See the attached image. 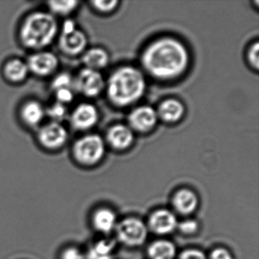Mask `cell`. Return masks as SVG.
I'll return each mask as SVG.
<instances>
[{
    "label": "cell",
    "mask_w": 259,
    "mask_h": 259,
    "mask_svg": "<svg viewBox=\"0 0 259 259\" xmlns=\"http://www.w3.org/2000/svg\"><path fill=\"white\" fill-rule=\"evenodd\" d=\"M259 45L258 42H256L254 45H251L249 51L248 53V61H249L250 64L255 68V69H258L259 66Z\"/></svg>",
    "instance_id": "4dcf8cb0"
},
{
    "label": "cell",
    "mask_w": 259,
    "mask_h": 259,
    "mask_svg": "<svg viewBox=\"0 0 259 259\" xmlns=\"http://www.w3.org/2000/svg\"><path fill=\"white\" fill-rule=\"evenodd\" d=\"M115 232L120 243L125 246L136 248L146 242L149 230L146 223L140 218L128 217L117 223Z\"/></svg>",
    "instance_id": "277c9868"
},
{
    "label": "cell",
    "mask_w": 259,
    "mask_h": 259,
    "mask_svg": "<svg viewBox=\"0 0 259 259\" xmlns=\"http://www.w3.org/2000/svg\"><path fill=\"white\" fill-rule=\"evenodd\" d=\"M176 213L166 208L154 210L146 223L148 230L158 236H166L174 233L178 225Z\"/></svg>",
    "instance_id": "52a82bcc"
},
{
    "label": "cell",
    "mask_w": 259,
    "mask_h": 259,
    "mask_svg": "<svg viewBox=\"0 0 259 259\" xmlns=\"http://www.w3.org/2000/svg\"><path fill=\"white\" fill-rule=\"evenodd\" d=\"M61 259H85V254L76 247H69L63 250L61 254Z\"/></svg>",
    "instance_id": "f546056e"
},
{
    "label": "cell",
    "mask_w": 259,
    "mask_h": 259,
    "mask_svg": "<svg viewBox=\"0 0 259 259\" xmlns=\"http://www.w3.org/2000/svg\"><path fill=\"white\" fill-rule=\"evenodd\" d=\"M189 54L182 42L172 37H162L150 44L142 56L144 69L157 79L178 78L187 69Z\"/></svg>",
    "instance_id": "6da1fadb"
},
{
    "label": "cell",
    "mask_w": 259,
    "mask_h": 259,
    "mask_svg": "<svg viewBox=\"0 0 259 259\" xmlns=\"http://www.w3.org/2000/svg\"><path fill=\"white\" fill-rule=\"evenodd\" d=\"M116 213L109 207H100L92 215V224L97 231L109 234L115 230L117 224Z\"/></svg>",
    "instance_id": "9a60e30c"
},
{
    "label": "cell",
    "mask_w": 259,
    "mask_h": 259,
    "mask_svg": "<svg viewBox=\"0 0 259 259\" xmlns=\"http://www.w3.org/2000/svg\"><path fill=\"white\" fill-rule=\"evenodd\" d=\"M87 43L85 34L76 29L75 22L72 20L66 21L60 37L62 51L69 55H78L85 49Z\"/></svg>",
    "instance_id": "8992f818"
},
{
    "label": "cell",
    "mask_w": 259,
    "mask_h": 259,
    "mask_svg": "<svg viewBox=\"0 0 259 259\" xmlns=\"http://www.w3.org/2000/svg\"><path fill=\"white\" fill-rule=\"evenodd\" d=\"M198 228H199V224L198 221L188 218L178 223L177 230L185 236H192L198 231Z\"/></svg>",
    "instance_id": "603a6c76"
},
{
    "label": "cell",
    "mask_w": 259,
    "mask_h": 259,
    "mask_svg": "<svg viewBox=\"0 0 259 259\" xmlns=\"http://www.w3.org/2000/svg\"><path fill=\"white\" fill-rule=\"evenodd\" d=\"M68 139V133L64 126L57 122L44 125L38 133L40 143L48 149H57L63 146Z\"/></svg>",
    "instance_id": "30bf717a"
},
{
    "label": "cell",
    "mask_w": 259,
    "mask_h": 259,
    "mask_svg": "<svg viewBox=\"0 0 259 259\" xmlns=\"http://www.w3.org/2000/svg\"><path fill=\"white\" fill-rule=\"evenodd\" d=\"M207 259H234V257L227 248L217 247L211 250Z\"/></svg>",
    "instance_id": "4316f807"
},
{
    "label": "cell",
    "mask_w": 259,
    "mask_h": 259,
    "mask_svg": "<svg viewBox=\"0 0 259 259\" xmlns=\"http://www.w3.org/2000/svg\"><path fill=\"white\" fill-rule=\"evenodd\" d=\"M66 113L67 109L66 106L59 102L55 103L48 110V114L57 122L63 119L66 116Z\"/></svg>",
    "instance_id": "d4e9b609"
},
{
    "label": "cell",
    "mask_w": 259,
    "mask_h": 259,
    "mask_svg": "<svg viewBox=\"0 0 259 259\" xmlns=\"http://www.w3.org/2000/svg\"><path fill=\"white\" fill-rule=\"evenodd\" d=\"M147 254L149 259H175L177 247L167 239H157L148 245Z\"/></svg>",
    "instance_id": "e0dca14e"
},
{
    "label": "cell",
    "mask_w": 259,
    "mask_h": 259,
    "mask_svg": "<svg viewBox=\"0 0 259 259\" xmlns=\"http://www.w3.org/2000/svg\"><path fill=\"white\" fill-rule=\"evenodd\" d=\"M82 60L88 69L98 71L108 64L109 56L102 48H92L84 54Z\"/></svg>",
    "instance_id": "d6986e66"
},
{
    "label": "cell",
    "mask_w": 259,
    "mask_h": 259,
    "mask_svg": "<svg viewBox=\"0 0 259 259\" xmlns=\"http://www.w3.org/2000/svg\"><path fill=\"white\" fill-rule=\"evenodd\" d=\"M172 208L182 216H189L196 211L199 206L197 194L189 188H182L176 191L171 199Z\"/></svg>",
    "instance_id": "8fae6325"
},
{
    "label": "cell",
    "mask_w": 259,
    "mask_h": 259,
    "mask_svg": "<svg viewBox=\"0 0 259 259\" xmlns=\"http://www.w3.org/2000/svg\"><path fill=\"white\" fill-rule=\"evenodd\" d=\"M28 65L20 60H13L6 64L4 74L10 81L14 82L23 81L28 74Z\"/></svg>",
    "instance_id": "ffe728a7"
},
{
    "label": "cell",
    "mask_w": 259,
    "mask_h": 259,
    "mask_svg": "<svg viewBox=\"0 0 259 259\" xmlns=\"http://www.w3.org/2000/svg\"><path fill=\"white\" fill-rule=\"evenodd\" d=\"M107 139L112 148L122 151L133 144L134 134L130 126L123 124H116L107 132Z\"/></svg>",
    "instance_id": "5bb4252c"
},
{
    "label": "cell",
    "mask_w": 259,
    "mask_h": 259,
    "mask_svg": "<svg viewBox=\"0 0 259 259\" xmlns=\"http://www.w3.org/2000/svg\"><path fill=\"white\" fill-rule=\"evenodd\" d=\"M177 259H207V257L201 250L191 248L183 250Z\"/></svg>",
    "instance_id": "484cf974"
},
{
    "label": "cell",
    "mask_w": 259,
    "mask_h": 259,
    "mask_svg": "<svg viewBox=\"0 0 259 259\" xmlns=\"http://www.w3.org/2000/svg\"><path fill=\"white\" fill-rule=\"evenodd\" d=\"M57 31L58 25L54 16L37 12L30 15L22 24L21 40L30 49H42L52 43Z\"/></svg>",
    "instance_id": "3957f363"
},
{
    "label": "cell",
    "mask_w": 259,
    "mask_h": 259,
    "mask_svg": "<svg viewBox=\"0 0 259 259\" xmlns=\"http://www.w3.org/2000/svg\"><path fill=\"white\" fill-rule=\"evenodd\" d=\"M104 154L105 144L98 135H87L74 144V157L78 163L84 166L96 165L102 160Z\"/></svg>",
    "instance_id": "5b68a950"
},
{
    "label": "cell",
    "mask_w": 259,
    "mask_h": 259,
    "mask_svg": "<svg viewBox=\"0 0 259 259\" xmlns=\"http://www.w3.org/2000/svg\"><path fill=\"white\" fill-rule=\"evenodd\" d=\"M48 4L51 11L54 13L66 16L76 9L78 3L77 1H51Z\"/></svg>",
    "instance_id": "7402d4cb"
},
{
    "label": "cell",
    "mask_w": 259,
    "mask_h": 259,
    "mask_svg": "<svg viewBox=\"0 0 259 259\" xmlns=\"http://www.w3.org/2000/svg\"><path fill=\"white\" fill-rule=\"evenodd\" d=\"M157 111L149 106L136 107L128 115V121L132 130L139 133H147L157 124Z\"/></svg>",
    "instance_id": "9c48e42d"
},
{
    "label": "cell",
    "mask_w": 259,
    "mask_h": 259,
    "mask_svg": "<svg viewBox=\"0 0 259 259\" xmlns=\"http://www.w3.org/2000/svg\"><path fill=\"white\" fill-rule=\"evenodd\" d=\"M185 107L180 101L177 99L165 100L159 106L157 113L158 118L166 122H177L183 117Z\"/></svg>",
    "instance_id": "2e32d148"
},
{
    "label": "cell",
    "mask_w": 259,
    "mask_h": 259,
    "mask_svg": "<svg viewBox=\"0 0 259 259\" xmlns=\"http://www.w3.org/2000/svg\"><path fill=\"white\" fill-rule=\"evenodd\" d=\"M98 112L96 107L91 104H80L72 112L71 123L78 130H87L93 127L98 122Z\"/></svg>",
    "instance_id": "4fadbf2b"
},
{
    "label": "cell",
    "mask_w": 259,
    "mask_h": 259,
    "mask_svg": "<svg viewBox=\"0 0 259 259\" xmlns=\"http://www.w3.org/2000/svg\"><path fill=\"white\" fill-rule=\"evenodd\" d=\"M59 60L52 53L39 52L33 54L28 59V69L40 76L51 75L57 69Z\"/></svg>",
    "instance_id": "7c38bea8"
},
{
    "label": "cell",
    "mask_w": 259,
    "mask_h": 259,
    "mask_svg": "<svg viewBox=\"0 0 259 259\" xmlns=\"http://www.w3.org/2000/svg\"><path fill=\"white\" fill-rule=\"evenodd\" d=\"M119 4L118 1L113 0V1H93L94 7L98 11L102 12V13H109V12L113 11L115 10L117 4Z\"/></svg>",
    "instance_id": "83f0119b"
},
{
    "label": "cell",
    "mask_w": 259,
    "mask_h": 259,
    "mask_svg": "<svg viewBox=\"0 0 259 259\" xmlns=\"http://www.w3.org/2000/svg\"><path fill=\"white\" fill-rule=\"evenodd\" d=\"M78 92L90 98L98 96L104 90L105 82L99 71L85 69L80 71L74 81Z\"/></svg>",
    "instance_id": "ba28073f"
},
{
    "label": "cell",
    "mask_w": 259,
    "mask_h": 259,
    "mask_svg": "<svg viewBox=\"0 0 259 259\" xmlns=\"http://www.w3.org/2000/svg\"><path fill=\"white\" fill-rule=\"evenodd\" d=\"M51 85L54 91L62 89H71L74 85V81L69 74L61 73L54 78Z\"/></svg>",
    "instance_id": "cb8c5ba5"
},
{
    "label": "cell",
    "mask_w": 259,
    "mask_h": 259,
    "mask_svg": "<svg viewBox=\"0 0 259 259\" xmlns=\"http://www.w3.org/2000/svg\"><path fill=\"white\" fill-rule=\"evenodd\" d=\"M55 93L57 102L61 103L64 105L68 103H70L74 98L73 92L71 89H59L55 91Z\"/></svg>",
    "instance_id": "f1b7e54d"
},
{
    "label": "cell",
    "mask_w": 259,
    "mask_h": 259,
    "mask_svg": "<svg viewBox=\"0 0 259 259\" xmlns=\"http://www.w3.org/2000/svg\"><path fill=\"white\" fill-rule=\"evenodd\" d=\"M115 242L109 239H103L96 242L85 254V259H112V251L115 248Z\"/></svg>",
    "instance_id": "44dd1931"
},
{
    "label": "cell",
    "mask_w": 259,
    "mask_h": 259,
    "mask_svg": "<svg viewBox=\"0 0 259 259\" xmlns=\"http://www.w3.org/2000/svg\"><path fill=\"white\" fill-rule=\"evenodd\" d=\"M43 106L35 101H30L22 106L21 116L25 123L30 126L38 125L45 117Z\"/></svg>",
    "instance_id": "ac0fdd59"
},
{
    "label": "cell",
    "mask_w": 259,
    "mask_h": 259,
    "mask_svg": "<svg viewBox=\"0 0 259 259\" xmlns=\"http://www.w3.org/2000/svg\"><path fill=\"white\" fill-rule=\"evenodd\" d=\"M146 82L143 74L133 66L119 68L107 81L109 99L118 107H126L139 101L145 93Z\"/></svg>",
    "instance_id": "7a4b0ae2"
}]
</instances>
